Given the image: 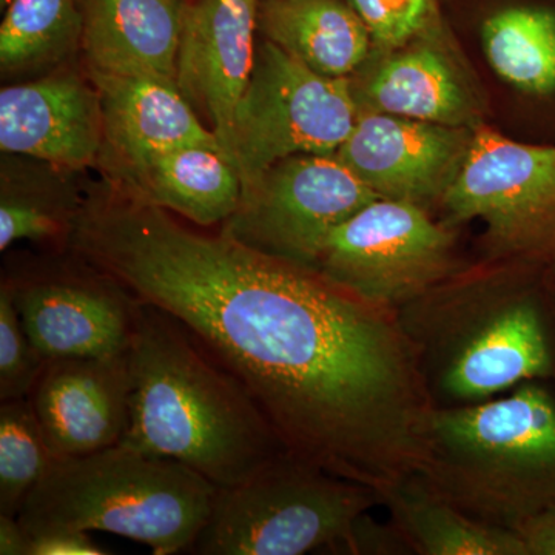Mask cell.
I'll use <instances>...</instances> for the list:
<instances>
[{
    "label": "cell",
    "instance_id": "cell-11",
    "mask_svg": "<svg viewBox=\"0 0 555 555\" xmlns=\"http://www.w3.org/2000/svg\"><path fill=\"white\" fill-rule=\"evenodd\" d=\"M82 269L3 278L40 356L108 358L129 350L139 299L82 259Z\"/></svg>",
    "mask_w": 555,
    "mask_h": 555
},
{
    "label": "cell",
    "instance_id": "cell-14",
    "mask_svg": "<svg viewBox=\"0 0 555 555\" xmlns=\"http://www.w3.org/2000/svg\"><path fill=\"white\" fill-rule=\"evenodd\" d=\"M476 129L358 109L338 158L379 198L426 208L443 201Z\"/></svg>",
    "mask_w": 555,
    "mask_h": 555
},
{
    "label": "cell",
    "instance_id": "cell-30",
    "mask_svg": "<svg viewBox=\"0 0 555 555\" xmlns=\"http://www.w3.org/2000/svg\"><path fill=\"white\" fill-rule=\"evenodd\" d=\"M30 535L21 525L20 518L0 514V554L28 555Z\"/></svg>",
    "mask_w": 555,
    "mask_h": 555
},
{
    "label": "cell",
    "instance_id": "cell-8",
    "mask_svg": "<svg viewBox=\"0 0 555 555\" xmlns=\"http://www.w3.org/2000/svg\"><path fill=\"white\" fill-rule=\"evenodd\" d=\"M375 199L337 153H302L244 185L219 230L259 254L313 269L334 230Z\"/></svg>",
    "mask_w": 555,
    "mask_h": 555
},
{
    "label": "cell",
    "instance_id": "cell-10",
    "mask_svg": "<svg viewBox=\"0 0 555 555\" xmlns=\"http://www.w3.org/2000/svg\"><path fill=\"white\" fill-rule=\"evenodd\" d=\"M443 204L459 221L481 219L507 248L555 246V147L477 127Z\"/></svg>",
    "mask_w": 555,
    "mask_h": 555
},
{
    "label": "cell",
    "instance_id": "cell-1",
    "mask_svg": "<svg viewBox=\"0 0 555 555\" xmlns=\"http://www.w3.org/2000/svg\"><path fill=\"white\" fill-rule=\"evenodd\" d=\"M72 251L190 328L291 454L379 496L429 463L436 401L398 309L112 185L83 199Z\"/></svg>",
    "mask_w": 555,
    "mask_h": 555
},
{
    "label": "cell",
    "instance_id": "cell-24",
    "mask_svg": "<svg viewBox=\"0 0 555 555\" xmlns=\"http://www.w3.org/2000/svg\"><path fill=\"white\" fill-rule=\"evenodd\" d=\"M30 400L0 403V514L20 516L25 500L53 465Z\"/></svg>",
    "mask_w": 555,
    "mask_h": 555
},
{
    "label": "cell",
    "instance_id": "cell-28",
    "mask_svg": "<svg viewBox=\"0 0 555 555\" xmlns=\"http://www.w3.org/2000/svg\"><path fill=\"white\" fill-rule=\"evenodd\" d=\"M30 535L28 555H104L107 550L98 545L90 532L75 529H46Z\"/></svg>",
    "mask_w": 555,
    "mask_h": 555
},
{
    "label": "cell",
    "instance_id": "cell-27",
    "mask_svg": "<svg viewBox=\"0 0 555 555\" xmlns=\"http://www.w3.org/2000/svg\"><path fill=\"white\" fill-rule=\"evenodd\" d=\"M366 25L372 53L400 49L440 13L438 0H347Z\"/></svg>",
    "mask_w": 555,
    "mask_h": 555
},
{
    "label": "cell",
    "instance_id": "cell-12",
    "mask_svg": "<svg viewBox=\"0 0 555 555\" xmlns=\"http://www.w3.org/2000/svg\"><path fill=\"white\" fill-rule=\"evenodd\" d=\"M454 50L438 13L400 49L371 53L349 78L358 109L477 129L481 102L476 82Z\"/></svg>",
    "mask_w": 555,
    "mask_h": 555
},
{
    "label": "cell",
    "instance_id": "cell-13",
    "mask_svg": "<svg viewBox=\"0 0 555 555\" xmlns=\"http://www.w3.org/2000/svg\"><path fill=\"white\" fill-rule=\"evenodd\" d=\"M258 7L189 0L179 40L177 89L233 164V120L257 57Z\"/></svg>",
    "mask_w": 555,
    "mask_h": 555
},
{
    "label": "cell",
    "instance_id": "cell-21",
    "mask_svg": "<svg viewBox=\"0 0 555 555\" xmlns=\"http://www.w3.org/2000/svg\"><path fill=\"white\" fill-rule=\"evenodd\" d=\"M403 545L422 555H528L513 529L483 524L415 480L382 495Z\"/></svg>",
    "mask_w": 555,
    "mask_h": 555
},
{
    "label": "cell",
    "instance_id": "cell-9",
    "mask_svg": "<svg viewBox=\"0 0 555 555\" xmlns=\"http://www.w3.org/2000/svg\"><path fill=\"white\" fill-rule=\"evenodd\" d=\"M452 248L454 233L426 208L379 198L334 230L313 270L369 301L401 309L452 275Z\"/></svg>",
    "mask_w": 555,
    "mask_h": 555
},
{
    "label": "cell",
    "instance_id": "cell-23",
    "mask_svg": "<svg viewBox=\"0 0 555 555\" xmlns=\"http://www.w3.org/2000/svg\"><path fill=\"white\" fill-rule=\"evenodd\" d=\"M80 0H13L0 25V67L27 73L60 64L82 40Z\"/></svg>",
    "mask_w": 555,
    "mask_h": 555
},
{
    "label": "cell",
    "instance_id": "cell-15",
    "mask_svg": "<svg viewBox=\"0 0 555 555\" xmlns=\"http://www.w3.org/2000/svg\"><path fill=\"white\" fill-rule=\"evenodd\" d=\"M129 350L49 360L28 400L56 459L118 447L130 423Z\"/></svg>",
    "mask_w": 555,
    "mask_h": 555
},
{
    "label": "cell",
    "instance_id": "cell-7",
    "mask_svg": "<svg viewBox=\"0 0 555 555\" xmlns=\"http://www.w3.org/2000/svg\"><path fill=\"white\" fill-rule=\"evenodd\" d=\"M357 118L349 78L318 75L275 43L259 39L254 72L233 120V159L243 188L288 156L337 153Z\"/></svg>",
    "mask_w": 555,
    "mask_h": 555
},
{
    "label": "cell",
    "instance_id": "cell-5",
    "mask_svg": "<svg viewBox=\"0 0 555 555\" xmlns=\"http://www.w3.org/2000/svg\"><path fill=\"white\" fill-rule=\"evenodd\" d=\"M379 503L375 489L284 452L243 483L218 489L210 517L190 553L356 554L357 526Z\"/></svg>",
    "mask_w": 555,
    "mask_h": 555
},
{
    "label": "cell",
    "instance_id": "cell-25",
    "mask_svg": "<svg viewBox=\"0 0 555 555\" xmlns=\"http://www.w3.org/2000/svg\"><path fill=\"white\" fill-rule=\"evenodd\" d=\"M83 199L62 190L7 188L0 198V250L17 241L50 244L61 254L72 251L73 236Z\"/></svg>",
    "mask_w": 555,
    "mask_h": 555
},
{
    "label": "cell",
    "instance_id": "cell-18",
    "mask_svg": "<svg viewBox=\"0 0 555 555\" xmlns=\"http://www.w3.org/2000/svg\"><path fill=\"white\" fill-rule=\"evenodd\" d=\"M189 0H80V49L89 72L142 76L177 86Z\"/></svg>",
    "mask_w": 555,
    "mask_h": 555
},
{
    "label": "cell",
    "instance_id": "cell-31",
    "mask_svg": "<svg viewBox=\"0 0 555 555\" xmlns=\"http://www.w3.org/2000/svg\"><path fill=\"white\" fill-rule=\"evenodd\" d=\"M13 0H0V10L5 11Z\"/></svg>",
    "mask_w": 555,
    "mask_h": 555
},
{
    "label": "cell",
    "instance_id": "cell-3",
    "mask_svg": "<svg viewBox=\"0 0 555 555\" xmlns=\"http://www.w3.org/2000/svg\"><path fill=\"white\" fill-rule=\"evenodd\" d=\"M483 524L513 529L555 506V400L534 382L494 401L437 408L433 455L411 478Z\"/></svg>",
    "mask_w": 555,
    "mask_h": 555
},
{
    "label": "cell",
    "instance_id": "cell-29",
    "mask_svg": "<svg viewBox=\"0 0 555 555\" xmlns=\"http://www.w3.org/2000/svg\"><path fill=\"white\" fill-rule=\"evenodd\" d=\"M528 555H555V506L526 518L516 528Z\"/></svg>",
    "mask_w": 555,
    "mask_h": 555
},
{
    "label": "cell",
    "instance_id": "cell-19",
    "mask_svg": "<svg viewBox=\"0 0 555 555\" xmlns=\"http://www.w3.org/2000/svg\"><path fill=\"white\" fill-rule=\"evenodd\" d=\"M112 188L177 214L198 228L222 225L238 207V167L219 147L189 145L109 167Z\"/></svg>",
    "mask_w": 555,
    "mask_h": 555
},
{
    "label": "cell",
    "instance_id": "cell-6",
    "mask_svg": "<svg viewBox=\"0 0 555 555\" xmlns=\"http://www.w3.org/2000/svg\"><path fill=\"white\" fill-rule=\"evenodd\" d=\"M401 309L429 387L452 400L478 403L553 375L545 312L528 288L438 306L418 298Z\"/></svg>",
    "mask_w": 555,
    "mask_h": 555
},
{
    "label": "cell",
    "instance_id": "cell-4",
    "mask_svg": "<svg viewBox=\"0 0 555 555\" xmlns=\"http://www.w3.org/2000/svg\"><path fill=\"white\" fill-rule=\"evenodd\" d=\"M217 494V486L182 463L118 444L54 460L17 518L28 534L104 531L173 555L190 553Z\"/></svg>",
    "mask_w": 555,
    "mask_h": 555
},
{
    "label": "cell",
    "instance_id": "cell-16",
    "mask_svg": "<svg viewBox=\"0 0 555 555\" xmlns=\"http://www.w3.org/2000/svg\"><path fill=\"white\" fill-rule=\"evenodd\" d=\"M0 149L64 169L93 166L104 150L93 80L62 69L0 91Z\"/></svg>",
    "mask_w": 555,
    "mask_h": 555
},
{
    "label": "cell",
    "instance_id": "cell-2",
    "mask_svg": "<svg viewBox=\"0 0 555 555\" xmlns=\"http://www.w3.org/2000/svg\"><path fill=\"white\" fill-rule=\"evenodd\" d=\"M129 361L122 447L182 463L218 489L288 452L243 383L166 310L139 301Z\"/></svg>",
    "mask_w": 555,
    "mask_h": 555
},
{
    "label": "cell",
    "instance_id": "cell-20",
    "mask_svg": "<svg viewBox=\"0 0 555 555\" xmlns=\"http://www.w3.org/2000/svg\"><path fill=\"white\" fill-rule=\"evenodd\" d=\"M258 31L328 78H350L372 53L366 25L347 0H259Z\"/></svg>",
    "mask_w": 555,
    "mask_h": 555
},
{
    "label": "cell",
    "instance_id": "cell-22",
    "mask_svg": "<svg viewBox=\"0 0 555 555\" xmlns=\"http://www.w3.org/2000/svg\"><path fill=\"white\" fill-rule=\"evenodd\" d=\"M486 60L503 80L525 93L555 90V13L540 7H509L481 28Z\"/></svg>",
    "mask_w": 555,
    "mask_h": 555
},
{
    "label": "cell",
    "instance_id": "cell-26",
    "mask_svg": "<svg viewBox=\"0 0 555 555\" xmlns=\"http://www.w3.org/2000/svg\"><path fill=\"white\" fill-rule=\"evenodd\" d=\"M47 360L22 324L10 284L0 286V401L28 398Z\"/></svg>",
    "mask_w": 555,
    "mask_h": 555
},
{
    "label": "cell",
    "instance_id": "cell-17",
    "mask_svg": "<svg viewBox=\"0 0 555 555\" xmlns=\"http://www.w3.org/2000/svg\"><path fill=\"white\" fill-rule=\"evenodd\" d=\"M89 75L100 93L104 122L101 158L108 169L189 145L222 150L173 83L100 72Z\"/></svg>",
    "mask_w": 555,
    "mask_h": 555
}]
</instances>
